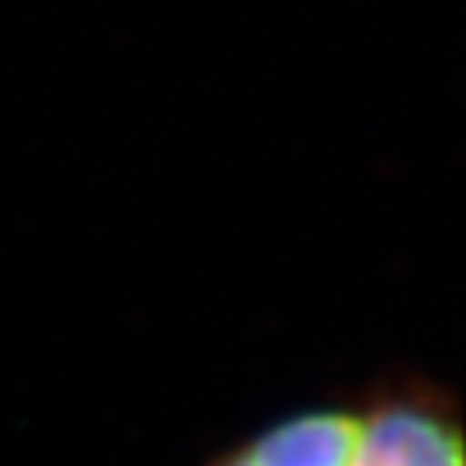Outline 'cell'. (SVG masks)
Masks as SVG:
<instances>
[{
    "instance_id": "obj_1",
    "label": "cell",
    "mask_w": 466,
    "mask_h": 466,
    "mask_svg": "<svg viewBox=\"0 0 466 466\" xmlns=\"http://www.w3.org/2000/svg\"><path fill=\"white\" fill-rule=\"evenodd\" d=\"M346 466H463L456 400L411 377L367 390Z\"/></svg>"
},
{
    "instance_id": "obj_2",
    "label": "cell",
    "mask_w": 466,
    "mask_h": 466,
    "mask_svg": "<svg viewBox=\"0 0 466 466\" xmlns=\"http://www.w3.org/2000/svg\"><path fill=\"white\" fill-rule=\"evenodd\" d=\"M360 429V400H321L273 418L208 466H346Z\"/></svg>"
}]
</instances>
